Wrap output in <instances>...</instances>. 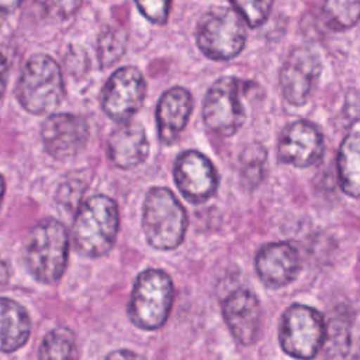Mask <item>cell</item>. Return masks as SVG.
Masks as SVG:
<instances>
[{"label":"cell","mask_w":360,"mask_h":360,"mask_svg":"<svg viewBox=\"0 0 360 360\" xmlns=\"http://www.w3.org/2000/svg\"><path fill=\"white\" fill-rule=\"evenodd\" d=\"M120 229L117 202L103 194L84 200L75 215L72 238L76 252L84 257L105 256L114 246Z\"/></svg>","instance_id":"cell-1"},{"label":"cell","mask_w":360,"mask_h":360,"mask_svg":"<svg viewBox=\"0 0 360 360\" xmlns=\"http://www.w3.org/2000/svg\"><path fill=\"white\" fill-rule=\"evenodd\" d=\"M69 235L65 225L53 218L37 222L24 245V263L34 280L42 284L59 281L68 267Z\"/></svg>","instance_id":"cell-2"},{"label":"cell","mask_w":360,"mask_h":360,"mask_svg":"<svg viewBox=\"0 0 360 360\" xmlns=\"http://www.w3.org/2000/svg\"><path fill=\"white\" fill-rule=\"evenodd\" d=\"M188 218L177 197L166 187H152L143 200L142 231L156 250H173L186 236Z\"/></svg>","instance_id":"cell-3"},{"label":"cell","mask_w":360,"mask_h":360,"mask_svg":"<svg viewBox=\"0 0 360 360\" xmlns=\"http://www.w3.org/2000/svg\"><path fill=\"white\" fill-rule=\"evenodd\" d=\"M174 292L173 280L165 270H142L132 284L127 309L129 321L142 330H158L169 319Z\"/></svg>","instance_id":"cell-4"},{"label":"cell","mask_w":360,"mask_h":360,"mask_svg":"<svg viewBox=\"0 0 360 360\" xmlns=\"http://www.w3.org/2000/svg\"><path fill=\"white\" fill-rule=\"evenodd\" d=\"M17 98L31 114H46L63 98V77L59 65L45 53L27 59L17 84Z\"/></svg>","instance_id":"cell-5"},{"label":"cell","mask_w":360,"mask_h":360,"mask_svg":"<svg viewBox=\"0 0 360 360\" xmlns=\"http://www.w3.org/2000/svg\"><path fill=\"white\" fill-rule=\"evenodd\" d=\"M326 319L314 307L292 304L281 315L278 343L281 350L297 360H312L323 347Z\"/></svg>","instance_id":"cell-6"},{"label":"cell","mask_w":360,"mask_h":360,"mask_svg":"<svg viewBox=\"0 0 360 360\" xmlns=\"http://www.w3.org/2000/svg\"><path fill=\"white\" fill-rule=\"evenodd\" d=\"M246 24L229 7H214L200 18L195 38L200 51L212 60H229L246 44Z\"/></svg>","instance_id":"cell-7"},{"label":"cell","mask_w":360,"mask_h":360,"mask_svg":"<svg viewBox=\"0 0 360 360\" xmlns=\"http://www.w3.org/2000/svg\"><path fill=\"white\" fill-rule=\"evenodd\" d=\"M246 86L235 76H222L208 89L202 101V121L211 132L219 136L238 132L246 118L240 100Z\"/></svg>","instance_id":"cell-8"},{"label":"cell","mask_w":360,"mask_h":360,"mask_svg":"<svg viewBox=\"0 0 360 360\" xmlns=\"http://www.w3.org/2000/svg\"><path fill=\"white\" fill-rule=\"evenodd\" d=\"M146 96V82L139 69L122 66L105 82L101 90V108L117 122L129 121L142 107Z\"/></svg>","instance_id":"cell-9"},{"label":"cell","mask_w":360,"mask_h":360,"mask_svg":"<svg viewBox=\"0 0 360 360\" xmlns=\"http://www.w3.org/2000/svg\"><path fill=\"white\" fill-rule=\"evenodd\" d=\"M174 183L181 195L193 204L208 201L218 188V173L211 160L198 150L180 153L173 167Z\"/></svg>","instance_id":"cell-10"},{"label":"cell","mask_w":360,"mask_h":360,"mask_svg":"<svg viewBox=\"0 0 360 360\" xmlns=\"http://www.w3.org/2000/svg\"><path fill=\"white\" fill-rule=\"evenodd\" d=\"M319 55L308 46L294 48L280 70V89L284 98L295 105H304L321 75Z\"/></svg>","instance_id":"cell-11"},{"label":"cell","mask_w":360,"mask_h":360,"mask_svg":"<svg viewBox=\"0 0 360 360\" xmlns=\"http://www.w3.org/2000/svg\"><path fill=\"white\" fill-rule=\"evenodd\" d=\"M325 152L321 131L309 121L297 120L288 124L280 134L277 158L281 163L294 167H309L318 165Z\"/></svg>","instance_id":"cell-12"},{"label":"cell","mask_w":360,"mask_h":360,"mask_svg":"<svg viewBox=\"0 0 360 360\" xmlns=\"http://www.w3.org/2000/svg\"><path fill=\"white\" fill-rule=\"evenodd\" d=\"M89 135L86 120L68 112L49 115L41 128L45 150L58 160H68L79 155L86 146Z\"/></svg>","instance_id":"cell-13"},{"label":"cell","mask_w":360,"mask_h":360,"mask_svg":"<svg viewBox=\"0 0 360 360\" xmlns=\"http://www.w3.org/2000/svg\"><path fill=\"white\" fill-rule=\"evenodd\" d=\"M255 270L264 287L278 290L298 277L301 257L292 243L270 242L256 252Z\"/></svg>","instance_id":"cell-14"},{"label":"cell","mask_w":360,"mask_h":360,"mask_svg":"<svg viewBox=\"0 0 360 360\" xmlns=\"http://www.w3.org/2000/svg\"><path fill=\"white\" fill-rule=\"evenodd\" d=\"M221 309L228 330L240 346H250L257 340L262 323V309L255 292L238 288L224 298Z\"/></svg>","instance_id":"cell-15"},{"label":"cell","mask_w":360,"mask_h":360,"mask_svg":"<svg viewBox=\"0 0 360 360\" xmlns=\"http://www.w3.org/2000/svg\"><path fill=\"white\" fill-rule=\"evenodd\" d=\"M107 153L118 169H134L143 163L149 153V141L143 127L136 121L121 122L108 136Z\"/></svg>","instance_id":"cell-16"},{"label":"cell","mask_w":360,"mask_h":360,"mask_svg":"<svg viewBox=\"0 0 360 360\" xmlns=\"http://www.w3.org/2000/svg\"><path fill=\"white\" fill-rule=\"evenodd\" d=\"M193 111V98L187 89L176 86L166 90L156 105V125L159 139L165 145L177 141Z\"/></svg>","instance_id":"cell-17"},{"label":"cell","mask_w":360,"mask_h":360,"mask_svg":"<svg viewBox=\"0 0 360 360\" xmlns=\"http://www.w3.org/2000/svg\"><path fill=\"white\" fill-rule=\"evenodd\" d=\"M356 316L350 309H336L326 321L323 347L328 360H354L356 350Z\"/></svg>","instance_id":"cell-18"},{"label":"cell","mask_w":360,"mask_h":360,"mask_svg":"<svg viewBox=\"0 0 360 360\" xmlns=\"http://www.w3.org/2000/svg\"><path fill=\"white\" fill-rule=\"evenodd\" d=\"M31 335L28 311L17 301L0 297V352L13 353L21 349Z\"/></svg>","instance_id":"cell-19"},{"label":"cell","mask_w":360,"mask_h":360,"mask_svg":"<svg viewBox=\"0 0 360 360\" xmlns=\"http://www.w3.org/2000/svg\"><path fill=\"white\" fill-rule=\"evenodd\" d=\"M338 180L345 194L357 198L360 193V136L357 122L340 143L336 158Z\"/></svg>","instance_id":"cell-20"},{"label":"cell","mask_w":360,"mask_h":360,"mask_svg":"<svg viewBox=\"0 0 360 360\" xmlns=\"http://www.w3.org/2000/svg\"><path fill=\"white\" fill-rule=\"evenodd\" d=\"M38 360H79V347L73 330L66 326L49 330L38 347Z\"/></svg>","instance_id":"cell-21"},{"label":"cell","mask_w":360,"mask_h":360,"mask_svg":"<svg viewBox=\"0 0 360 360\" xmlns=\"http://www.w3.org/2000/svg\"><path fill=\"white\" fill-rule=\"evenodd\" d=\"M267 152L263 145L253 142L248 145L239 158L240 183L245 190L256 188L266 174Z\"/></svg>","instance_id":"cell-22"},{"label":"cell","mask_w":360,"mask_h":360,"mask_svg":"<svg viewBox=\"0 0 360 360\" xmlns=\"http://www.w3.org/2000/svg\"><path fill=\"white\" fill-rule=\"evenodd\" d=\"M127 48V31L121 27H105L98 37L97 58L103 69L110 68L124 55Z\"/></svg>","instance_id":"cell-23"},{"label":"cell","mask_w":360,"mask_h":360,"mask_svg":"<svg viewBox=\"0 0 360 360\" xmlns=\"http://www.w3.org/2000/svg\"><path fill=\"white\" fill-rule=\"evenodd\" d=\"M322 13L329 28L349 30L359 21V0H325Z\"/></svg>","instance_id":"cell-24"},{"label":"cell","mask_w":360,"mask_h":360,"mask_svg":"<svg viewBox=\"0 0 360 360\" xmlns=\"http://www.w3.org/2000/svg\"><path fill=\"white\" fill-rule=\"evenodd\" d=\"M232 10L250 28L263 25L270 17L273 0H229Z\"/></svg>","instance_id":"cell-25"},{"label":"cell","mask_w":360,"mask_h":360,"mask_svg":"<svg viewBox=\"0 0 360 360\" xmlns=\"http://www.w3.org/2000/svg\"><path fill=\"white\" fill-rule=\"evenodd\" d=\"M142 15L158 25L167 21L172 0H134Z\"/></svg>","instance_id":"cell-26"},{"label":"cell","mask_w":360,"mask_h":360,"mask_svg":"<svg viewBox=\"0 0 360 360\" xmlns=\"http://www.w3.org/2000/svg\"><path fill=\"white\" fill-rule=\"evenodd\" d=\"M103 360H145L139 353L129 349H117L104 356Z\"/></svg>","instance_id":"cell-27"},{"label":"cell","mask_w":360,"mask_h":360,"mask_svg":"<svg viewBox=\"0 0 360 360\" xmlns=\"http://www.w3.org/2000/svg\"><path fill=\"white\" fill-rule=\"evenodd\" d=\"M80 6V0H53V8L62 14L69 15Z\"/></svg>","instance_id":"cell-28"},{"label":"cell","mask_w":360,"mask_h":360,"mask_svg":"<svg viewBox=\"0 0 360 360\" xmlns=\"http://www.w3.org/2000/svg\"><path fill=\"white\" fill-rule=\"evenodd\" d=\"M7 73H8V65L6 60V56L0 52V98L3 97L7 86Z\"/></svg>","instance_id":"cell-29"},{"label":"cell","mask_w":360,"mask_h":360,"mask_svg":"<svg viewBox=\"0 0 360 360\" xmlns=\"http://www.w3.org/2000/svg\"><path fill=\"white\" fill-rule=\"evenodd\" d=\"M22 3V0H0V11L3 13H11L15 8L20 7V4Z\"/></svg>","instance_id":"cell-30"},{"label":"cell","mask_w":360,"mask_h":360,"mask_svg":"<svg viewBox=\"0 0 360 360\" xmlns=\"http://www.w3.org/2000/svg\"><path fill=\"white\" fill-rule=\"evenodd\" d=\"M4 191H6V183H4V179L0 176V205H1V201L4 197Z\"/></svg>","instance_id":"cell-31"},{"label":"cell","mask_w":360,"mask_h":360,"mask_svg":"<svg viewBox=\"0 0 360 360\" xmlns=\"http://www.w3.org/2000/svg\"><path fill=\"white\" fill-rule=\"evenodd\" d=\"M4 18H6V13H3V11H0V28H1V25H3V22H4Z\"/></svg>","instance_id":"cell-32"}]
</instances>
